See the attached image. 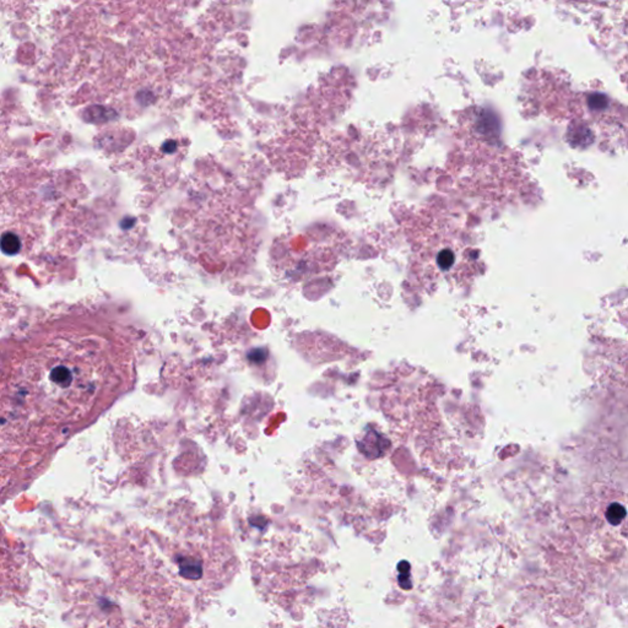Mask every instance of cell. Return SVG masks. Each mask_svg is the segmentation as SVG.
Instances as JSON below:
<instances>
[{"label":"cell","instance_id":"cell-1","mask_svg":"<svg viewBox=\"0 0 628 628\" xmlns=\"http://www.w3.org/2000/svg\"><path fill=\"white\" fill-rule=\"evenodd\" d=\"M46 348L15 365L4 384L0 425L30 420L32 415L61 423L92 403L100 373L90 351L71 344Z\"/></svg>","mask_w":628,"mask_h":628},{"label":"cell","instance_id":"cell-2","mask_svg":"<svg viewBox=\"0 0 628 628\" xmlns=\"http://www.w3.org/2000/svg\"><path fill=\"white\" fill-rule=\"evenodd\" d=\"M20 248L21 242L18 235L12 233V232H5V233L2 234V237H0V249H2L3 253L8 254V256H15V254L20 252Z\"/></svg>","mask_w":628,"mask_h":628},{"label":"cell","instance_id":"cell-3","mask_svg":"<svg viewBox=\"0 0 628 628\" xmlns=\"http://www.w3.org/2000/svg\"><path fill=\"white\" fill-rule=\"evenodd\" d=\"M626 508L620 503H611L606 511V519L611 525H618L626 518Z\"/></svg>","mask_w":628,"mask_h":628},{"label":"cell","instance_id":"cell-4","mask_svg":"<svg viewBox=\"0 0 628 628\" xmlns=\"http://www.w3.org/2000/svg\"><path fill=\"white\" fill-rule=\"evenodd\" d=\"M181 573L182 576L185 578H193V579H197V578L200 577V574H202V568H200L199 564L193 563V562H189V563H183L181 567Z\"/></svg>","mask_w":628,"mask_h":628},{"label":"cell","instance_id":"cell-5","mask_svg":"<svg viewBox=\"0 0 628 628\" xmlns=\"http://www.w3.org/2000/svg\"><path fill=\"white\" fill-rule=\"evenodd\" d=\"M453 262H454V256H453V253L449 252V250H443V252L439 254L438 264L441 265L442 269H448L449 266L453 264Z\"/></svg>","mask_w":628,"mask_h":628},{"label":"cell","instance_id":"cell-6","mask_svg":"<svg viewBox=\"0 0 628 628\" xmlns=\"http://www.w3.org/2000/svg\"><path fill=\"white\" fill-rule=\"evenodd\" d=\"M399 585L405 590H410L413 582L410 579V573H399Z\"/></svg>","mask_w":628,"mask_h":628},{"label":"cell","instance_id":"cell-7","mask_svg":"<svg viewBox=\"0 0 628 628\" xmlns=\"http://www.w3.org/2000/svg\"><path fill=\"white\" fill-rule=\"evenodd\" d=\"M399 573H410V563L407 561H401L398 564Z\"/></svg>","mask_w":628,"mask_h":628}]
</instances>
